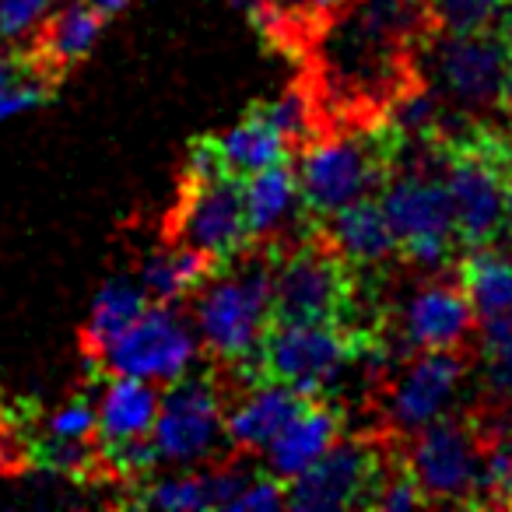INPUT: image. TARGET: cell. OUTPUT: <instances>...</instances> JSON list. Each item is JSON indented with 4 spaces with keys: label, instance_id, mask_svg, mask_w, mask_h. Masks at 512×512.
Returning a JSON list of instances; mask_svg holds the SVG:
<instances>
[{
    "label": "cell",
    "instance_id": "obj_1",
    "mask_svg": "<svg viewBox=\"0 0 512 512\" xmlns=\"http://www.w3.org/2000/svg\"><path fill=\"white\" fill-rule=\"evenodd\" d=\"M274 323V260L239 253L218 267L193 295V327L207 355L221 365L253 369L260 341Z\"/></svg>",
    "mask_w": 512,
    "mask_h": 512
},
{
    "label": "cell",
    "instance_id": "obj_2",
    "mask_svg": "<svg viewBox=\"0 0 512 512\" xmlns=\"http://www.w3.org/2000/svg\"><path fill=\"white\" fill-rule=\"evenodd\" d=\"M404 151V137L383 123L372 134H344L313 141L299 162L302 204L327 221L362 197H372L386 186V176L397 169V155Z\"/></svg>",
    "mask_w": 512,
    "mask_h": 512
},
{
    "label": "cell",
    "instance_id": "obj_3",
    "mask_svg": "<svg viewBox=\"0 0 512 512\" xmlns=\"http://www.w3.org/2000/svg\"><path fill=\"white\" fill-rule=\"evenodd\" d=\"M355 274L327 235H316L274 260V323L351 327Z\"/></svg>",
    "mask_w": 512,
    "mask_h": 512
},
{
    "label": "cell",
    "instance_id": "obj_4",
    "mask_svg": "<svg viewBox=\"0 0 512 512\" xmlns=\"http://www.w3.org/2000/svg\"><path fill=\"white\" fill-rule=\"evenodd\" d=\"M365 344H379L351 334L337 323H271L253 358L256 379L295 386L306 397H320L358 355Z\"/></svg>",
    "mask_w": 512,
    "mask_h": 512
},
{
    "label": "cell",
    "instance_id": "obj_5",
    "mask_svg": "<svg viewBox=\"0 0 512 512\" xmlns=\"http://www.w3.org/2000/svg\"><path fill=\"white\" fill-rule=\"evenodd\" d=\"M379 204L397 232L400 256L407 264L421 271H442L449 264L453 249L460 246V232L446 179H425L421 169L404 172L379 190Z\"/></svg>",
    "mask_w": 512,
    "mask_h": 512
},
{
    "label": "cell",
    "instance_id": "obj_6",
    "mask_svg": "<svg viewBox=\"0 0 512 512\" xmlns=\"http://www.w3.org/2000/svg\"><path fill=\"white\" fill-rule=\"evenodd\" d=\"M404 463L428 505H484V439L470 421L442 414L414 432Z\"/></svg>",
    "mask_w": 512,
    "mask_h": 512
},
{
    "label": "cell",
    "instance_id": "obj_7",
    "mask_svg": "<svg viewBox=\"0 0 512 512\" xmlns=\"http://www.w3.org/2000/svg\"><path fill=\"white\" fill-rule=\"evenodd\" d=\"M200 334L176 302H151L102 355L99 369L109 376H134L148 383H176L193 369L200 355Z\"/></svg>",
    "mask_w": 512,
    "mask_h": 512
},
{
    "label": "cell",
    "instance_id": "obj_8",
    "mask_svg": "<svg viewBox=\"0 0 512 512\" xmlns=\"http://www.w3.org/2000/svg\"><path fill=\"white\" fill-rule=\"evenodd\" d=\"M151 442L162 463L172 467H197L211 460L221 446H228L225 435V407L221 390L211 372H186L162 393Z\"/></svg>",
    "mask_w": 512,
    "mask_h": 512
},
{
    "label": "cell",
    "instance_id": "obj_9",
    "mask_svg": "<svg viewBox=\"0 0 512 512\" xmlns=\"http://www.w3.org/2000/svg\"><path fill=\"white\" fill-rule=\"evenodd\" d=\"M169 242L200 249L214 256L218 264L246 253L253 246V235L246 225V200H242L239 176H193L186 172L179 204L172 214Z\"/></svg>",
    "mask_w": 512,
    "mask_h": 512
},
{
    "label": "cell",
    "instance_id": "obj_10",
    "mask_svg": "<svg viewBox=\"0 0 512 512\" xmlns=\"http://www.w3.org/2000/svg\"><path fill=\"white\" fill-rule=\"evenodd\" d=\"M383 470V453L369 439H337L313 467L288 481V509H372Z\"/></svg>",
    "mask_w": 512,
    "mask_h": 512
},
{
    "label": "cell",
    "instance_id": "obj_11",
    "mask_svg": "<svg viewBox=\"0 0 512 512\" xmlns=\"http://www.w3.org/2000/svg\"><path fill=\"white\" fill-rule=\"evenodd\" d=\"M435 43V78L460 109L498 106L505 71L512 64L509 29L439 32Z\"/></svg>",
    "mask_w": 512,
    "mask_h": 512
},
{
    "label": "cell",
    "instance_id": "obj_12",
    "mask_svg": "<svg viewBox=\"0 0 512 512\" xmlns=\"http://www.w3.org/2000/svg\"><path fill=\"white\" fill-rule=\"evenodd\" d=\"M463 376H467V362L456 351H414L386 397V425L393 432L414 435L439 421L460 390Z\"/></svg>",
    "mask_w": 512,
    "mask_h": 512
},
{
    "label": "cell",
    "instance_id": "obj_13",
    "mask_svg": "<svg viewBox=\"0 0 512 512\" xmlns=\"http://www.w3.org/2000/svg\"><path fill=\"white\" fill-rule=\"evenodd\" d=\"M474 306L460 285L435 281L407 299L400 313V341L411 351H456L474 330Z\"/></svg>",
    "mask_w": 512,
    "mask_h": 512
},
{
    "label": "cell",
    "instance_id": "obj_14",
    "mask_svg": "<svg viewBox=\"0 0 512 512\" xmlns=\"http://www.w3.org/2000/svg\"><path fill=\"white\" fill-rule=\"evenodd\" d=\"M256 474H246L242 467H211V470H183V474L155 477V481H137V488L127 498V505L165 512H200V509H232V502L242 495Z\"/></svg>",
    "mask_w": 512,
    "mask_h": 512
},
{
    "label": "cell",
    "instance_id": "obj_15",
    "mask_svg": "<svg viewBox=\"0 0 512 512\" xmlns=\"http://www.w3.org/2000/svg\"><path fill=\"white\" fill-rule=\"evenodd\" d=\"M102 25H106V18H102L92 4H85V0H67L64 8L50 11V15L36 25V36H32L25 53H29L50 78L64 81V74L74 71V67L95 50V43H99V36H102Z\"/></svg>",
    "mask_w": 512,
    "mask_h": 512
},
{
    "label": "cell",
    "instance_id": "obj_16",
    "mask_svg": "<svg viewBox=\"0 0 512 512\" xmlns=\"http://www.w3.org/2000/svg\"><path fill=\"white\" fill-rule=\"evenodd\" d=\"M306 404H309V397L295 390V386L264 379V383L253 386L232 411H225L228 446L239 449V453L267 449L281 435V428H285Z\"/></svg>",
    "mask_w": 512,
    "mask_h": 512
},
{
    "label": "cell",
    "instance_id": "obj_17",
    "mask_svg": "<svg viewBox=\"0 0 512 512\" xmlns=\"http://www.w3.org/2000/svg\"><path fill=\"white\" fill-rule=\"evenodd\" d=\"M341 414L320 397H309V404L281 428V435L264 449L267 470L281 481H295L302 470H309L337 439H341Z\"/></svg>",
    "mask_w": 512,
    "mask_h": 512
},
{
    "label": "cell",
    "instance_id": "obj_18",
    "mask_svg": "<svg viewBox=\"0 0 512 512\" xmlns=\"http://www.w3.org/2000/svg\"><path fill=\"white\" fill-rule=\"evenodd\" d=\"M327 235L351 267H376L400 256V242L379 197H362L327 218Z\"/></svg>",
    "mask_w": 512,
    "mask_h": 512
},
{
    "label": "cell",
    "instance_id": "obj_19",
    "mask_svg": "<svg viewBox=\"0 0 512 512\" xmlns=\"http://www.w3.org/2000/svg\"><path fill=\"white\" fill-rule=\"evenodd\" d=\"M151 306L148 292L141 288V281L130 274H116L99 288V295L92 299L88 309V323L81 330V355L88 358L92 369H99L102 355L113 348V341Z\"/></svg>",
    "mask_w": 512,
    "mask_h": 512
},
{
    "label": "cell",
    "instance_id": "obj_20",
    "mask_svg": "<svg viewBox=\"0 0 512 512\" xmlns=\"http://www.w3.org/2000/svg\"><path fill=\"white\" fill-rule=\"evenodd\" d=\"M211 144L218 151V162L228 176H253L260 169H271L278 162H288V151H292V141L267 120L260 109H249L232 130L225 134H211Z\"/></svg>",
    "mask_w": 512,
    "mask_h": 512
},
{
    "label": "cell",
    "instance_id": "obj_21",
    "mask_svg": "<svg viewBox=\"0 0 512 512\" xmlns=\"http://www.w3.org/2000/svg\"><path fill=\"white\" fill-rule=\"evenodd\" d=\"M162 393L155 383L134 376H113L99 397V432L95 442H127L148 439L155 428Z\"/></svg>",
    "mask_w": 512,
    "mask_h": 512
},
{
    "label": "cell",
    "instance_id": "obj_22",
    "mask_svg": "<svg viewBox=\"0 0 512 512\" xmlns=\"http://www.w3.org/2000/svg\"><path fill=\"white\" fill-rule=\"evenodd\" d=\"M218 267L221 264L214 256L169 242V246L144 256L141 267H137V281H141L151 302H179L190 292H197Z\"/></svg>",
    "mask_w": 512,
    "mask_h": 512
},
{
    "label": "cell",
    "instance_id": "obj_23",
    "mask_svg": "<svg viewBox=\"0 0 512 512\" xmlns=\"http://www.w3.org/2000/svg\"><path fill=\"white\" fill-rule=\"evenodd\" d=\"M242 200H246L249 235H253V242L264 239V235L278 232V228L292 218L295 207H299V200H302L299 172L288 162L253 172V176L242 179Z\"/></svg>",
    "mask_w": 512,
    "mask_h": 512
},
{
    "label": "cell",
    "instance_id": "obj_24",
    "mask_svg": "<svg viewBox=\"0 0 512 512\" xmlns=\"http://www.w3.org/2000/svg\"><path fill=\"white\" fill-rule=\"evenodd\" d=\"M460 288L467 292L477 320L512 309V256L488 246H474L460 260Z\"/></svg>",
    "mask_w": 512,
    "mask_h": 512
},
{
    "label": "cell",
    "instance_id": "obj_25",
    "mask_svg": "<svg viewBox=\"0 0 512 512\" xmlns=\"http://www.w3.org/2000/svg\"><path fill=\"white\" fill-rule=\"evenodd\" d=\"M57 88L60 81L50 78L25 50L0 53V120L46 106Z\"/></svg>",
    "mask_w": 512,
    "mask_h": 512
},
{
    "label": "cell",
    "instance_id": "obj_26",
    "mask_svg": "<svg viewBox=\"0 0 512 512\" xmlns=\"http://www.w3.org/2000/svg\"><path fill=\"white\" fill-rule=\"evenodd\" d=\"M481 365L488 397L512 407V309L481 320Z\"/></svg>",
    "mask_w": 512,
    "mask_h": 512
},
{
    "label": "cell",
    "instance_id": "obj_27",
    "mask_svg": "<svg viewBox=\"0 0 512 512\" xmlns=\"http://www.w3.org/2000/svg\"><path fill=\"white\" fill-rule=\"evenodd\" d=\"M435 32L509 29L512 0H425Z\"/></svg>",
    "mask_w": 512,
    "mask_h": 512
},
{
    "label": "cell",
    "instance_id": "obj_28",
    "mask_svg": "<svg viewBox=\"0 0 512 512\" xmlns=\"http://www.w3.org/2000/svg\"><path fill=\"white\" fill-rule=\"evenodd\" d=\"M341 0H260L253 15V25L267 39L278 36L281 46H288L292 36H302L313 25H320Z\"/></svg>",
    "mask_w": 512,
    "mask_h": 512
},
{
    "label": "cell",
    "instance_id": "obj_29",
    "mask_svg": "<svg viewBox=\"0 0 512 512\" xmlns=\"http://www.w3.org/2000/svg\"><path fill=\"white\" fill-rule=\"evenodd\" d=\"M260 113L288 137V141H309L313 137V123H316V109H313V95L306 88H288L278 99L260 102Z\"/></svg>",
    "mask_w": 512,
    "mask_h": 512
},
{
    "label": "cell",
    "instance_id": "obj_30",
    "mask_svg": "<svg viewBox=\"0 0 512 512\" xmlns=\"http://www.w3.org/2000/svg\"><path fill=\"white\" fill-rule=\"evenodd\" d=\"M484 505H512V421L484 442Z\"/></svg>",
    "mask_w": 512,
    "mask_h": 512
},
{
    "label": "cell",
    "instance_id": "obj_31",
    "mask_svg": "<svg viewBox=\"0 0 512 512\" xmlns=\"http://www.w3.org/2000/svg\"><path fill=\"white\" fill-rule=\"evenodd\" d=\"M43 432L78 442L95 439V432H99V404H92V397H71L43 421Z\"/></svg>",
    "mask_w": 512,
    "mask_h": 512
},
{
    "label": "cell",
    "instance_id": "obj_32",
    "mask_svg": "<svg viewBox=\"0 0 512 512\" xmlns=\"http://www.w3.org/2000/svg\"><path fill=\"white\" fill-rule=\"evenodd\" d=\"M53 11V0H0V39H18L36 32V25Z\"/></svg>",
    "mask_w": 512,
    "mask_h": 512
},
{
    "label": "cell",
    "instance_id": "obj_33",
    "mask_svg": "<svg viewBox=\"0 0 512 512\" xmlns=\"http://www.w3.org/2000/svg\"><path fill=\"white\" fill-rule=\"evenodd\" d=\"M288 505V484L281 477H274L271 470L267 474H256L253 481L242 488V495L232 502V509H246V512H274Z\"/></svg>",
    "mask_w": 512,
    "mask_h": 512
},
{
    "label": "cell",
    "instance_id": "obj_34",
    "mask_svg": "<svg viewBox=\"0 0 512 512\" xmlns=\"http://www.w3.org/2000/svg\"><path fill=\"white\" fill-rule=\"evenodd\" d=\"M85 4H92L102 18H113V15H120V11L130 8V0H85Z\"/></svg>",
    "mask_w": 512,
    "mask_h": 512
},
{
    "label": "cell",
    "instance_id": "obj_35",
    "mask_svg": "<svg viewBox=\"0 0 512 512\" xmlns=\"http://www.w3.org/2000/svg\"><path fill=\"white\" fill-rule=\"evenodd\" d=\"M498 106H502L505 113L512 116V64H509V71H505V81H502V95H498Z\"/></svg>",
    "mask_w": 512,
    "mask_h": 512
},
{
    "label": "cell",
    "instance_id": "obj_36",
    "mask_svg": "<svg viewBox=\"0 0 512 512\" xmlns=\"http://www.w3.org/2000/svg\"><path fill=\"white\" fill-rule=\"evenodd\" d=\"M505 228L512 232V169L505 172Z\"/></svg>",
    "mask_w": 512,
    "mask_h": 512
},
{
    "label": "cell",
    "instance_id": "obj_37",
    "mask_svg": "<svg viewBox=\"0 0 512 512\" xmlns=\"http://www.w3.org/2000/svg\"><path fill=\"white\" fill-rule=\"evenodd\" d=\"M509 39H512V22H509Z\"/></svg>",
    "mask_w": 512,
    "mask_h": 512
}]
</instances>
